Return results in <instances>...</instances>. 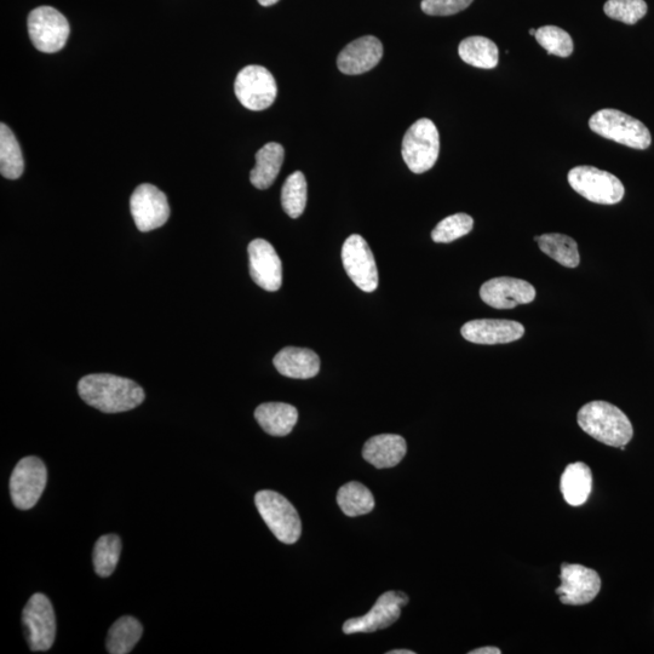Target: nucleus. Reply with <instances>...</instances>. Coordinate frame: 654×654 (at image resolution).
<instances>
[{"label":"nucleus","instance_id":"obj_1","mask_svg":"<svg viewBox=\"0 0 654 654\" xmlns=\"http://www.w3.org/2000/svg\"><path fill=\"white\" fill-rule=\"evenodd\" d=\"M86 404L105 413L134 410L145 400V390L128 378L108 374L88 375L78 383Z\"/></svg>","mask_w":654,"mask_h":654},{"label":"nucleus","instance_id":"obj_2","mask_svg":"<svg viewBox=\"0 0 654 654\" xmlns=\"http://www.w3.org/2000/svg\"><path fill=\"white\" fill-rule=\"evenodd\" d=\"M578 424L592 438L612 447L629 444L634 435L627 415L606 401L584 405L578 412Z\"/></svg>","mask_w":654,"mask_h":654},{"label":"nucleus","instance_id":"obj_3","mask_svg":"<svg viewBox=\"0 0 654 654\" xmlns=\"http://www.w3.org/2000/svg\"><path fill=\"white\" fill-rule=\"evenodd\" d=\"M589 126L595 134L607 140L641 151L652 143L650 130L644 123L617 109H601L596 112L590 118Z\"/></svg>","mask_w":654,"mask_h":654},{"label":"nucleus","instance_id":"obj_4","mask_svg":"<svg viewBox=\"0 0 654 654\" xmlns=\"http://www.w3.org/2000/svg\"><path fill=\"white\" fill-rule=\"evenodd\" d=\"M258 513L281 543L294 544L300 539L302 522L297 510L284 496L271 490L256 493Z\"/></svg>","mask_w":654,"mask_h":654},{"label":"nucleus","instance_id":"obj_5","mask_svg":"<svg viewBox=\"0 0 654 654\" xmlns=\"http://www.w3.org/2000/svg\"><path fill=\"white\" fill-rule=\"evenodd\" d=\"M439 152V131L432 120H417L406 131L401 154L413 174H423L432 169L439 158Z\"/></svg>","mask_w":654,"mask_h":654},{"label":"nucleus","instance_id":"obj_6","mask_svg":"<svg viewBox=\"0 0 654 654\" xmlns=\"http://www.w3.org/2000/svg\"><path fill=\"white\" fill-rule=\"evenodd\" d=\"M569 183L575 192L595 204L615 205L624 198L621 180L594 166H576L570 170Z\"/></svg>","mask_w":654,"mask_h":654},{"label":"nucleus","instance_id":"obj_7","mask_svg":"<svg viewBox=\"0 0 654 654\" xmlns=\"http://www.w3.org/2000/svg\"><path fill=\"white\" fill-rule=\"evenodd\" d=\"M234 91L245 108L260 112L273 105L278 96V85L267 68L251 65L238 73Z\"/></svg>","mask_w":654,"mask_h":654},{"label":"nucleus","instance_id":"obj_8","mask_svg":"<svg viewBox=\"0 0 654 654\" xmlns=\"http://www.w3.org/2000/svg\"><path fill=\"white\" fill-rule=\"evenodd\" d=\"M27 24L34 47L42 53L54 54L65 48L71 28L60 11L51 7L34 9Z\"/></svg>","mask_w":654,"mask_h":654},{"label":"nucleus","instance_id":"obj_9","mask_svg":"<svg viewBox=\"0 0 654 654\" xmlns=\"http://www.w3.org/2000/svg\"><path fill=\"white\" fill-rule=\"evenodd\" d=\"M47 481L48 470L42 460L34 456L22 458L10 478V496L14 506L21 510L36 506Z\"/></svg>","mask_w":654,"mask_h":654},{"label":"nucleus","instance_id":"obj_10","mask_svg":"<svg viewBox=\"0 0 654 654\" xmlns=\"http://www.w3.org/2000/svg\"><path fill=\"white\" fill-rule=\"evenodd\" d=\"M28 646L33 652L49 651L56 636L54 607L44 594H34L22 612Z\"/></svg>","mask_w":654,"mask_h":654},{"label":"nucleus","instance_id":"obj_11","mask_svg":"<svg viewBox=\"0 0 654 654\" xmlns=\"http://www.w3.org/2000/svg\"><path fill=\"white\" fill-rule=\"evenodd\" d=\"M342 262L348 277L360 290L374 292L378 286V271L374 254L361 235L353 234L343 244Z\"/></svg>","mask_w":654,"mask_h":654},{"label":"nucleus","instance_id":"obj_12","mask_svg":"<svg viewBox=\"0 0 654 654\" xmlns=\"http://www.w3.org/2000/svg\"><path fill=\"white\" fill-rule=\"evenodd\" d=\"M131 215L141 232H151L168 222L170 206L166 195L149 183L135 189L130 198Z\"/></svg>","mask_w":654,"mask_h":654},{"label":"nucleus","instance_id":"obj_13","mask_svg":"<svg viewBox=\"0 0 654 654\" xmlns=\"http://www.w3.org/2000/svg\"><path fill=\"white\" fill-rule=\"evenodd\" d=\"M561 585L556 589L562 604L587 605L600 593L601 579L598 572L582 565L562 564Z\"/></svg>","mask_w":654,"mask_h":654},{"label":"nucleus","instance_id":"obj_14","mask_svg":"<svg viewBox=\"0 0 654 654\" xmlns=\"http://www.w3.org/2000/svg\"><path fill=\"white\" fill-rule=\"evenodd\" d=\"M409 604V596L403 592H388L378 598L367 615L348 619L343 624L344 634L375 633L393 625L401 616V608Z\"/></svg>","mask_w":654,"mask_h":654},{"label":"nucleus","instance_id":"obj_15","mask_svg":"<svg viewBox=\"0 0 654 654\" xmlns=\"http://www.w3.org/2000/svg\"><path fill=\"white\" fill-rule=\"evenodd\" d=\"M480 297L492 308L512 309L535 301L536 289L526 280L499 277L481 286Z\"/></svg>","mask_w":654,"mask_h":654},{"label":"nucleus","instance_id":"obj_16","mask_svg":"<svg viewBox=\"0 0 654 654\" xmlns=\"http://www.w3.org/2000/svg\"><path fill=\"white\" fill-rule=\"evenodd\" d=\"M250 275L263 290L278 291L283 284V265L271 243L255 239L249 245Z\"/></svg>","mask_w":654,"mask_h":654},{"label":"nucleus","instance_id":"obj_17","mask_svg":"<svg viewBox=\"0 0 654 654\" xmlns=\"http://www.w3.org/2000/svg\"><path fill=\"white\" fill-rule=\"evenodd\" d=\"M461 334L469 342L491 346L520 340L525 334V327L513 320L478 319L464 324Z\"/></svg>","mask_w":654,"mask_h":654},{"label":"nucleus","instance_id":"obj_18","mask_svg":"<svg viewBox=\"0 0 654 654\" xmlns=\"http://www.w3.org/2000/svg\"><path fill=\"white\" fill-rule=\"evenodd\" d=\"M383 57L381 40L374 36L361 37L348 44L338 55L337 66L348 76H358L375 68Z\"/></svg>","mask_w":654,"mask_h":654},{"label":"nucleus","instance_id":"obj_19","mask_svg":"<svg viewBox=\"0 0 654 654\" xmlns=\"http://www.w3.org/2000/svg\"><path fill=\"white\" fill-rule=\"evenodd\" d=\"M407 452L403 436L381 434L367 440L364 449V460L377 469L393 468L404 460Z\"/></svg>","mask_w":654,"mask_h":654},{"label":"nucleus","instance_id":"obj_20","mask_svg":"<svg viewBox=\"0 0 654 654\" xmlns=\"http://www.w3.org/2000/svg\"><path fill=\"white\" fill-rule=\"evenodd\" d=\"M273 364L281 375L308 380L319 374L320 359L311 349L286 347L275 355Z\"/></svg>","mask_w":654,"mask_h":654},{"label":"nucleus","instance_id":"obj_21","mask_svg":"<svg viewBox=\"0 0 654 654\" xmlns=\"http://www.w3.org/2000/svg\"><path fill=\"white\" fill-rule=\"evenodd\" d=\"M560 490L570 506H583L593 490L592 470L582 462L569 464L561 475Z\"/></svg>","mask_w":654,"mask_h":654},{"label":"nucleus","instance_id":"obj_22","mask_svg":"<svg viewBox=\"0 0 654 654\" xmlns=\"http://www.w3.org/2000/svg\"><path fill=\"white\" fill-rule=\"evenodd\" d=\"M255 418L261 428L272 436H286L298 421L296 407L285 403H266L257 407Z\"/></svg>","mask_w":654,"mask_h":654},{"label":"nucleus","instance_id":"obj_23","mask_svg":"<svg viewBox=\"0 0 654 654\" xmlns=\"http://www.w3.org/2000/svg\"><path fill=\"white\" fill-rule=\"evenodd\" d=\"M285 158L284 147L277 142L267 143L256 153V166L250 174V181L257 189L271 187L279 175Z\"/></svg>","mask_w":654,"mask_h":654},{"label":"nucleus","instance_id":"obj_24","mask_svg":"<svg viewBox=\"0 0 654 654\" xmlns=\"http://www.w3.org/2000/svg\"><path fill=\"white\" fill-rule=\"evenodd\" d=\"M458 54L468 65L483 70H492L498 65L499 51L489 38L475 36L462 40Z\"/></svg>","mask_w":654,"mask_h":654},{"label":"nucleus","instance_id":"obj_25","mask_svg":"<svg viewBox=\"0 0 654 654\" xmlns=\"http://www.w3.org/2000/svg\"><path fill=\"white\" fill-rule=\"evenodd\" d=\"M143 628L134 617L119 618L108 631L107 651L111 654H128L141 640Z\"/></svg>","mask_w":654,"mask_h":654},{"label":"nucleus","instance_id":"obj_26","mask_svg":"<svg viewBox=\"0 0 654 654\" xmlns=\"http://www.w3.org/2000/svg\"><path fill=\"white\" fill-rule=\"evenodd\" d=\"M25 162L21 147L8 125L0 124V172L8 180L20 179Z\"/></svg>","mask_w":654,"mask_h":654},{"label":"nucleus","instance_id":"obj_27","mask_svg":"<svg viewBox=\"0 0 654 654\" xmlns=\"http://www.w3.org/2000/svg\"><path fill=\"white\" fill-rule=\"evenodd\" d=\"M539 249L545 255L552 257L554 261L566 268H576L581 262L578 244L575 239L565 234L549 233L538 239Z\"/></svg>","mask_w":654,"mask_h":654},{"label":"nucleus","instance_id":"obj_28","mask_svg":"<svg viewBox=\"0 0 654 654\" xmlns=\"http://www.w3.org/2000/svg\"><path fill=\"white\" fill-rule=\"evenodd\" d=\"M337 503L342 512L351 518L369 514L375 508V498L367 487L360 483L343 485L337 493Z\"/></svg>","mask_w":654,"mask_h":654},{"label":"nucleus","instance_id":"obj_29","mask_svg":"<svg viewBox=\"0 0 654 654\" xmlns=\"http://www.w3.org/2000/svg\"><path fill=\"white\" fill-rule=\"evenodd\" d=\"M307 197L306 177L303 172L296 171L288 177L281 189V205L291 218H298L306 209Z\"/></svg>","mask_w":654,"mask_h":654},{"label":"nucleus","instance_id":"obj_30","mask_svg":"<svg viewBox=\"0 0 654 654\" xmlns=\"http://www.w3.org/2000/svg\"><path fill=\"white\" fill-rule=\"evenodd\" d=\"M122 554V541L117 535L99 538L94 548L95 572L102 578L113 575Z\"/></svg>","mask_w":654,"mask_h":654},{"label":"nucleus","instance_id":"obj_31","mask_svg":"<svg viewBox=\"0 0 654 654\" xmlns=\"http://www.w3.org/2000/svg\"><path fill=\"white\" fill-rule=\"evenodd\" d=\"M474 220L467 214H456L444 218L432 232L435 243L449 244L472 232Z\"/></svg>","mask_w":654,"mask_h":654},{"label":"nucleus","instance_id":"obj_32","mask_svg":"<svg viewBox=\"0 0 654 654\" xmlns=\"http://www.w3.org/2000/svg\"><path fill=\"white\" fill-rule=\"evenodd\" d=\"M536 39L549 55L569 57L573 53V40L569 33L556 26L538 28Z\"/></svg>","mask_w":654,"mask_h":654},{"label":"nucleus","instance_id":"obj_33","mask_svg":"<svg viewBox=\"0 0 654 654\" xmlns=\"http://www.w3.org/2000/svg\"><path fill=\"white\" fill-rule=\"evenodd\" d=\"M604 11L612 20L635 25L647 14V4L645 0H608Z\"/></svg>","mask_w":654,"mask_h":654},{"label":"nucleus","instance_id":"obj_34","mask_svg":"<svg viewBox=\"0 0 654 654\" xmlns=\"http://www.w3.org/2000/svg\"><path fill=\"white\" fill-rule=\"evenodd\" d=\"M474 0H423L421 8L430 16H451L469 8Z\"/></svg>","mask_w":654,"mask_h":654},{"label":"nucleus","instance_id":"obj_35","mask_svg":"<svg viewBox=\"0 0 654 654\" xmlns=\"http://www.w3.org/2000/svg\"><path fill=\"white\" fill-rule=\"evenodd\" d=\"M502 651L497 647H481L476 648L474 651H470L469 654H501Z\"/></svg>","mask_w":654,"mask_h":654},{"label":"nucleus","instance_id":"obj_36","mask_svg":"<svg viewBox=\"0 0 654 654\" xmlns=\"http://www.w3.org/2000/svg\"><path fill=\"white\" fill-rule=\"evenodd\" d=\"M279 0H258V3L262 5V7H272V5L277 4Z\"/></svg>","mask_w":654,"mask_h":654},{"label":"nucleus","instance_id":"obj_37","mask_svg":"<svg viewBox=\"0 0 654 654\" xmlns=\"http://www.w3.org/2000/svg\"><path fill=\"white\" fill-rule=\"evenodd\" d=\"M416 652L410 650H393L389 651L388 654H415Z\"/></svg>","mask_w":654,"mask_h":654},{"label":"nucleus","instance_id":"obj_38","mask_svg":"<svg viewBox=\"0 0 654 654\" xmlns=\"http://www.w3.org/2000/svg\"><path fill=\"white\" fill-rule=\"evenodd\" d=\"M536 33H537V30H535V28H531V30H530L531 36H536Z\"/></svg>","mask_w":654,"mask_h":654}]
</instances>
